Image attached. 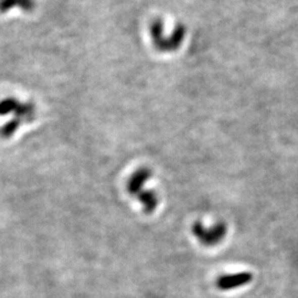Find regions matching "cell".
<instances>
[{
    "instance_id": "cell-5",
    "label": "cell",
    "mask_w": 298,
    "mask_h": 298,
    "mask_svg": "<svg viewBox=\"0 0 298 298\" xmlns=\"http://www.w3.org/2000/svg\"><path fill=\"white\" fill-rule=\"evenodd\" d=\"M139 202L144 207V211L146 213H152L158 206V196L156 192L153 190H142V191L137 195Z\"/></svg>"
},
{
    "instance_id": "cell-4",
    "label": "cell",
    "mask_w": 298,
    "mask_h": 298,
    "mask_svg": "<svg viewBox=\"0 0 298 298\" xmlns=\"http://www.w3.org/2000/svg\"><path fill=\"white\" fill-rule=\"evenodd\" d=\"M184 34H186V29H184L183 26L179 25L178 27H176V30L174 31V33L170 35V38L160 41V42L156 43L155 45H156L158 50L164 51V52H170V51L177 50L179 45L182 43Z\"/></svg>"
},
{
    "instance_id": "cell-3",
    "label": "cell",
    "mask_w": 298,
    "mask_h": 298,
    "mask_svg": "<svg viewBox=\"0 0 298 298\" xmlns=\"http://www.w3.org/2000/svg\"><path fill=\"white\" fill-rule=\"evenodd\" d=\"M152 175V170L147 168V167H142V168L136 170L127 183V190L129 194L138 195L142 191L145 183L151 179Z\"/></svg>"
},
{
    "instance_id": "cell-1",
    "label": "cell",
    "mask_w": 298,
    "mask_h": 298,
    "mask_svg": "<svg viewBox=\"0 0 298 298\" xmlns=\"http://www.w3.org/2000/svg\"><path fill=\"white\" fill-rule=\"evenodd\" d=\"M191 230L192 234L201 244L206 246H214L222 242L228 232V226L223 222H218L212 228H206L200 221H196L193 223Z\"/></svg>"
},
{
    "instance_id": "cell-2",
    "label": "cell",
    "mask_w": 298,
    "mask_h": 298,
    "mask_svg": "<svg viewBox=\"0 0 298 298\" xmlns=\"http://www.w3.org/2000/svg\"><path fill=\"white\" fill-rule=\"evenodd\" d=\"M253 275L250 272L225 274L217 279V287L220 290H232L251 283Z\"/></svg>"
}]
</instances>
